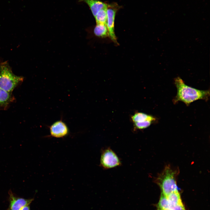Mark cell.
Listing matches in <instances>:
<instances>
[{"label":"cell","mask_w":210,"mask_h":210,"mask_svg":"<svg viewBox=\"0 0 210 210\" xmlns=\"http://www.w3.org/2000/svg\"><path fill=\"white\" fill-rule=\"evenodd\" d=\"M174 83L177 89V94L173 101L174 104L181 101L188 106L197 100L207 101L209 98V90H200L190 87L179 77L175 79Z\"/></svg>","instance_id":"6da1fadb"},{"label":"cell","mask_w":210,"mask_h":210,"mask_svg":"<svg viewBox=\"0 0 210 210\" xmlns=\"http://www.w3.org/2000/svg\"><path fill=\"white\" fill-rule=\"evenodd\" d=\"M14 74L7 61L0 63V88L10 93L23 80Z\"/></svg>","instance_id":"7a4b0ae2"},{"label":"cell","mask_w":210,"mask_h":210,"mask_svg":"<svg viewBox=\"0 0 210 210\" xmlns=\"http://www.w3.org/2000/svg\"><path fill=\"white\" fill-rule=\"evenodd\" d=\"M177 172L169 166H167L156 180L160 187L162 194L167 196L171 193L178 190L176 177Z\"/></svg>","instance_id":"3957f363"},{"label":"cell","mask_w":210,"mask_h":210,"mask_svg":"<svg viewBox=\"0 0 210 210\" xmlns=\"http://www.w3.org/2000/svg\"><path fill=\"white\" fill-rule=\"evenodd\" d=\"M121 161L115 152L110 148L102 150L99 166L105 170L121 166Z\"/></svg>","instance_id":"277c9868"},{"label":"cell","mask_w":210,"mask_h":210,"mask_svg":"<svg viewBox=\"0 0 210 210\" xmlns=\"http://www.w3.org/2000/svg\"><path fill=\"white\" fill-rule=\"evenodd\" d=\"M116 4H108L107 9V18L106 25L108 36L115 43H117L116 37L114 32V22L116 13L119 8Z\"/></svg>","instance_id":"5b68a950"},{"label":"cell","mask_w":210,"mask_h":210,"mask_svg":"<svg viewBox=\"0 0 210 210\" xmlns=\"http://www.w3.org/2000/svg\"><path fill=\"white\" fill-rule=\"evenodd\" d=\"M50 136L60 138L67 136L69 133V128L66 123L62 120L54 122L49 127Z\"/></svg>","instance_id":"8992f818"},{"label":"cell","mask_w":210,"mask_h":210,"mask_svg":"<svg viewBox=\"0 0 210 210\" xmlns=\"http://www.w3.org/2000/svg\"><path fill=\"white\" fill-rule=\"evenodd\" d=\"M10 203L8 210H20L24 206L29 205L33 199H26L16 197L9 191Z\"/></svg>","instance_id":"52a82bcc"},{"label":"cell","mask_w":210,"mask_h":210,"mask_svg":"<svg viewBox=\"0 0 210 210\" xmlns=\"http://www.w3.org/2000/svg\"><path fill=\"white\" fill-rule=\"evenodd\" d=\"M78 1L84 2L88 5L94 17L101 8L108 5L99 0H78Z\"/></svg>","instance_id":"ba28073f"},{"label":"cell","mask_w":210,"mask_h":210,"mask_svg":"<svg viewBox=\"0 0 210 210\" xmlns=\"http://www.w3.org/2000/svg\"><path fill=\"white\" fill-rule=\"evenodd\" d=\"M15 100L12 93L0 88V108H7L9 104Z\"/></svg>","instance_id":"9c48e42d"},{"label":"cell","mask_w":210,"mask_h":210,"mask_svg":"<svg viewBox=\"0 0 210 210\" xmlns=\"http://www.w3.org/2000/svg\"><path fill=\"white\" fill-rule=\"evenodd\" d=\"M158 206L161 209L169 210H186L183 204L173 205L170 204L167 197H165L160 198L158 203Z\"/></svg>","instance_id":"30bf717a"},{"label":"cell","mask_w":210,"mask_h":210,"mask_svg":"<svg viewBox=\"0 0 210 210\" xmlns=\"http://www.w3.org/2000/svg\"><path fill=\"white\" fill-rule=\"evenodd\" d=\"M131 119L134 123L149 121L154 123L157 120L155 117L141 112H136L131 117Z\"/></svg>","instance_id":"8fae6325"},{"label":"cell","mask_w":210,"mask_h":210,"mask_svg":"<svg viewBox=\"0 0 210 210\" xmlns=\"http://www.w3.org/2000/svg\"><path fill=\"white\" fill-rule=\"evenodd\" d=\"M94 29V33L97 36L104 37L108 36V31L106 24H96Z\"/></svg>","instance_id":"7c38bea8"},{"label":"cell","mask_w":210,"mask_h":210,"mask_svg":"<svg viewBox=\"0 0 210 210\" xmlns=\"http://www.w3.org/2000/svg\"><path fill=\"white\" fill-rule=\"evenodd\" d=\"M169 203L172 205L183 204L178 190L173 192L166 196Z\"/></svg>","instance_id":"4fadbf2b"},{"label":"cell","mask_w":210,"mask_h":210,"mask_svg":"<svg viewBox=\"0 0 210 210\" xmlns=\"http://www.w3.org/2000/svg\"><path fill=\"white\" fill-rule=\"evenodd\" d=\"M107 6L101 8L97 13L94 17L96 24L102 23L106 24L107 18Z\"/></svg>","instance_id":"5bb4252c"},{"label":"cell","mask_w":210,"mask_h":210,"mask_svg":"<svg viewBox=\"0 0 210 210\" xmlns=\"http://www.w3.org/2000/svg\"><path fill=\"white\" fill-rule=\"evenodd\" d=\"M153 123L152 122L147 121L141 122L134 123V127L135 130H142L147 128Z\"/></svg>","instance_id":"9a60e30c"},{"label":"cell","mask_w":210,"mask_h":210,"mask_svg":"<svg viewBox=\"0 0 210 210\" xmlns=\"http://www.w3.org/2000/svg\"><path fill=\"white\" fill-rule=\"evenodd\" d=\"M20 210H30L29 205L24 206Z\"/></svg>","instance_id":"2e32d148"},{"label":"cell","mask_w":210,"mask_h":210,"mask_svg":"<svg viewBox=\"0 0 210 210\" xmlns=\"http://www.w3.org/2000/svg\"><path fill=\"white\" fill-rule=\"evenodd\" d=\"M158 210H169L167 209H158Z\"/></svg>","instance_id":"e0dca14e"}]
</instances>
